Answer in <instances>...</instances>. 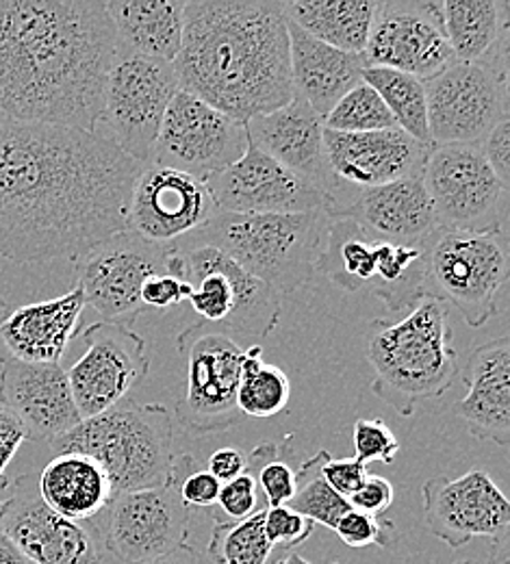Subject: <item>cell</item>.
I'll return each instance as SVG.
<instances>
[{
  "label": "cell",
  "mask_w": 510,
  "mask_h": 564,
  "mask_svg": "<svg viewBox=\"0 0 510 564\" xmlns=\"http://www.w3.org/2000/svg\"><path fill=\"white\" fill-rule=\"evenodd\" d=\"M170 248L152 243L131 230L107 237L74 261V279L102 322L133 328L144 313L142 286L167 274Z\"/></svg>",
  "instance_id": "30bf717a"
},
{
  "label": "cell",
  "mask_w": 510,
  "mask_h": 564,
  "mask_svg": "<svg viewBox=\"0 0 510 564\" xmlns=\"http://www.w3.org/2000/svg\"><path fill=\"white\" fill-rule=\"evenodd\" d=\"M328 458L330 454L322 449L302 460L300 469L295 471V494L287 506L315 525L335 530L337 521L350 510V503L341 495L335 494L322 476V467Z\"/></svg>",
  "instance_id": "d590c367"
},
{
  "label": "cell",
  "mask_w": 510,
  "mask_h": 564,
  "mask_svg": "<svg viewBox=\"0 0 510 564\" xmlns=\"http://www.w3.org/2000/svg\"><path fill=\"white\" fill-rule=\"evenodd\" d=\"M355 458L367 463H384L391 465L400 452V441L393 430L380 420H359L355 423Z\"/></svg>",
  "instance_id": "b9f144b4"
},
{
  "label": "cell",
  "mask_w": 510,
  "mask_h": 564,
  "mask_svg": "<svg viewBox=\"0 0 510 564\" xmlns=\"http://www.w3.org/2000/svg\"><path fill=\"white\" fill-rule=\"evenodd\" d=\"M292 398V382L287 373L263 360V348L250 346L241 356V378L237 389V406L241 415L254 420H270L281 415Z\"/></svg>",
  "instance_id": "836d02e7"
},
{
  "label": "cell",
  "mask_w": 510,
  "mask_h": 564,
  "mask_svg": "<svg viewBox=\"0 0 510 564\" xmlns=\"http://www.w3.org/2000/svg\"><path fill=\"white\" fill-rule=\"evenodd\" d=\"M480 150L493 170V174L500 178L502 185H510V120H500L493 131L482 140Z\"/></svg>",
  "instance_id": "7dc6e473"
},
{
  "label": "cell",
  "mask_w": 510,
  "mask_h": 564,
  "mask_svg": "<svg viewBox=\"0 0 510 564\" xmlns=\"http://www.w3.org/2000/svg\"><path fill=\"white\" fill-rule=\"evenodd\" d=\"M118 40L98 0H0V120L96 131Z\"/></svg>",
  "instance_id": "7a4b0ae2"
},
{
  "label": "cell",
  "mask_w": 510,
  "mask_h": 564,
  "mask_svg": "<svg viewBox=\"0 0 510 564\" xmlns=\"http://www.w3.org/2000/svg\"><path fill=\"white\" fill-rule=\"evenodd\" d=\"M176 350L185 358L187 373V391L176 402L181 425L196 434H209L243 422L237 406L243 350L232 337L198 322L178 333Z\"/></svg>",
  "instance_id": "7c38bea8"
},
{
  "label": "cell",
  "mask_w": 510,
  "mask_h": 564,
  "mask_svg": "<svg viewBox=\"0 0 510 564\" xmlns=\"http://www.w3.org/2000/svg\"><path fill=\"white\" fill-rule=\"evenodd\" d=\"M83 341L85 354L68 371L80 422L127 400L150 371L147 341L133 328L96 322L83 330Z\"/></svg>",
  "instance_id": "2e32d148"
},
{
  "label": "cell",
  "mask_w": 510,
  "mask_h": 564,
  "mask_svg": "<svg viewBox=\"0 0 510 564\" xmlns=\"http://www.w3.org/2000/svg\"><path fill=\"white\" fill-rule=\"evenodd\" d=\"M371 326V391L400 417H413L422 402L441 398L454 384L458 354L445 302L426 297L400 322L376 319Z\"/></svg>",
  "instance_id": "277c9868"
},
{
  "label": "cell",
  "mask_w": 510,
  "mask_h": 564,
  "mask_svg": "<svg viewBox=\"0 0 510 564\" xmlns=\"http://www.w3.org/2000/svg\"><path fill=\"white\" fill-rule=\"evenodd\" d=\"M0 402L22 423L26 441L53 443L80 423L62 365L0 358Z\"/></svg>",
  "instance_id": "7402d4cb"
},
{
  "label": "cell",
  "mask_w": 510,
  "mask_h": 564,
  "mask_svg": "<svg viewBox=\"0 0 510 564\" xmlns=\"http://www.w3.org/2000/svg\"><path fill=\"white\" fill-rule=\"evenodd\" d=\"M142 167L98 131L0 120V257L76 261L127 230Z\"/></svg>",
  "instance_id": "6da1fadb"
},
{
  "label": "cell",
  "mask_w": 510,
  "mask_h": 564,
  "mask_svg": "<svg viewBox=\"0 0 510 564\" xmlns=\"http://www.w3.org/2000/svg\"><path fill=\"white\" fill-rule=\"evenodd\" d=\"M350 508L369 517H382L393 506V485L380 476H367L363 487L348 499Z\"/></svg>",
  "instance_id": "bcb514c9"
},
{
  "label": "cell",
  "mask_w": 510,
  "mask_h": 564,
  "mask_svg": "<svg viewBox=\"0 0 510 564\" xmlns=\"http://www.w3.org/2000/svg\"><path fill=\"white\" fill-rule=\"evenodd\" d=\"M178 91L174 66L118 51L107 76L102 118L109 140L127 156L148 165L163 118Z\"/></svg>",
  "instance_id": "8fae6325"
},
{
  "label": "cell",
  "mask_w": 510,
  "mask_h": 564,
  "mask_svg": "<svg viewBox=\"0 0 510 564\" xmlns=\"http://www.w3.org/2000/svg\"><path fill=\"white\" fill-rule=\"evenodd\" d=\"M424 87L433 145H480L509 118V78L500 66L454 62Z\"/></svg>",
  "instance_id": "4fadbf2b"
},
{
  "label": "cell",
  "mask_w": 510,
  "mask_h": 564,
  "mask_svg": "<svg viewBox=\"0 0 510 564\" xmlns=\"http://www.w3.org/2000/svg\"><path fill=\"white\" fill-rule=\"evenodd\" d=\"M192 510L183 503L176 480L165 487L116 494L98 525L105 552L122 564L167 554L187 543Z\"/></svg>",
  "instance_id": "ac0fdd59"
},
{
  "label": "cell",
  "mask_w": 510,
  "mask_h": 564,
  "mask_svg": "<svg viewBox=\"0 0 510 564\" xmlns=\"http://www.w3.org/2000/svg\"><path fill=\"white\" fill-rule=\"evenodd\" d=\"M172 66L178 89L237 122L290 105L295 89L283 2H185L183 40Z\"/></svg>",
  "instance_id": "3957f363"
},
{
  "label": "cell",
  "mask_w": 510,
  "mask_h": 564,
  "mask_svg": "<svg viewBox=\"0 0 510 564\" xmlns=\"http://www.w3.org/2000/svg\"><path fill=\"white\" fill-rule=\"evenodd\" d=\"M216 213L205 181L148 163L129 198L127 230L167 246L203 228Z\"/></svg>",
  "instance_id": "44dd1931"
},
{
  "label": "cell",
  "mask_w": 510,
  "mask_h": 564,
  "mask_svg": "<svg viewBox=\"0 0 510 564\" xmlns=\"http://www.w3.org/2000/svg\"><path fill=\"white\" fill-rule=\"evenodd\" d=\"M322 476L326 480V485L337 495H341L344 499H350L363 487L367 474V465L361 460L352 458H328L322 467Z\"/></svg>",
  "instance_id": "ee69618b"
},
{
  "label": "cell",
  "mask_w": 510,
  "mask_h": 564,
  "mask_svg": "<svg viewBox=\"0 0 510 564\" xmlns=\"http://www.w3.org/2000/svg\"><path fill=\"white\" fill-rule=\"evenodd\" d=\"M174 422L163 404L122 400L83 420L51 443L57 454L94 458L111 480L113 494L165 487L174 474Z\"/></svg>",
  "instance_id": "8992f818"
},
{
  "label": "cell",
  "mask_w": 510,
  "mask_h": 564,
  "mask_svg": "<svg viewBox=\"0 0 510 564\" xmlns=\"http://www.w3.org/2000/svg\"><path fill=\"white\" fill-rule=\"evenodd\" d=\"M0 564H33L29 563L22 552L13 545V541L0 528Z\"/></svg>",
  "instance_id": "816d5d0a"
},
{
  "label": "cell",
  "mask_w": 510,
  "mask_h": 564,
  "mask_svg": "<svg viewBox=\"0 0 510 564\" xmlns=\"http://www.w3.org/2000/svg\"><path fill=\"white\" fill-rule=\"evenodd\" d=\"M361 80L380 96L398 129H402L413 140L433 145L428 133L426 87L422 78L406 72L367 66Z\"/></svg>",
  "instance_id": "d6a6232c"
},
{
  "label": "cell",
  "mask_w": 510,
  "mask_h": 564,
  "mask_svg": "<svg viewBox=\"0 0 510 564\" xmlns=\"http://www.w3.org/2000/svg\"><path fill=\"white\" fill-rule=\"evenodd\" d=\"M0 528L33 564H100L105 543L98 525L76 523L51 510L37 491V476L24 474L0 501Z\"/></svg>",
  "instance_id": "9a60e30c"
},
{
  "label": "cell",
  "mask_w": 510,
  "mask_h": 564,
  "mask_svg": "<svg viewBox=\"0 0 510 564\" xmlns=\"http://www.w3.org/2000/svg\"><path fill=\"white\" fill-rule=\"evenodd\" d=\"M324 148L335 178L359 192L422 176L433 145L393 127L373 133H337L324 129Z\"/></svg>",
  "instance_id": "cb8c5ba5"
},
{
  "label": "cell",
  "mask_w": 510,
  "mask_h": 564,
  "mask_svg": "<svg viewBox=\"0 0 510 564\" xmlns=\"http://www.w3.org/2000/svg\"><path fill=\"white\" fill-rule=\"evenodd\" d=\"M509 270L507 232L438 228L428 241L426 297L452 302L471 328H480L498 311Z\"/></svg>",
  "instance_id": "ba28073f"
},
{
  "label": "cell",
  "mask_w": 510,
  "mask_h": 564,
  "mask_svg": "<svg viewBox=\"0 0 510 564\" xmlns=\"http://www.w3.org/2000/svg\"><path fill=\"white\" fill-rule=\"evenodd\" d=\"M290 66L295 96L324 120L361 83L367 62L363 55L333 48L290 22Z\"/></svg>",
  "instance_id": "83f0119b"
},
{
  "label": "cell",
  "mask_w": 510,
  "mask_h": 564,
  "mask_svg": "<svg viewBox=\"0 0 510 564\" xmlns=\"http://www.w3.org/2000/svg\"><path fill=\"white\" fill-rule=\"evenodd\" d=\"M127 564H211L209 563V558H207V554H203V552H198L194 545H189V543H185V545H181V547H176V550H172V552H167V554H161V556H152V558H147V561H138V563H127Z\"/></svg>",
  "instance_id": "f907efd6"
},
{
  "label": "cell",
  "mask_w": 510,
  "mask_h": 564,
  "mask_svg": "<svg viewBox=\"0 0 510 564\" xmlns=\"http://www.w3.org/2000/svg\"><path fill=\"white\" fill-rule=\"evenodd\" d=\"M218 503L230 517V521H239L254 514L259 503V487L254 474L246 469V474H241L239 478L221 485Z\"/></svg>",
  "instance_id": "7bdbcfd3"
},
{
  "label": "cell",
  "mask_w": 510,
  "mask_h": 564,
  "mask_svg": "<svg viewBox=\"0 0 510 564\" xmlns=\"http://www.w3.org/2000/svg\"><path fill=\"white\" fill-rule=\"evenodd\" d=\"M341 543L348 547L361 550L376 545L380 550H389L395 545V525L382 517H369L357 510H348L333 530Z\"/></svg>",
  "instance_id": "f35d334b"
},
{
  "label": "cell",
  "mask_w": 510,
  "mask_h": 564,
  "mask_svg": "<svg viewBox=\"0 0 510 564\" xmlns=\"http://www.w3.org/2000/svg\"><path fill=\"white\" fill-rule=\"evenodd\" d=\"M263 532L274 550L290 552L313 536L315 523L290 506H276L263 510Z\"/></svg>",
  "instance_id": "60d3db41"
},
{
  "label": "cell",
  "mask_w": 510,
  "mask_h": 564,
  "mask_svg": "<svg viewBox=\"0 0 510 564\" xmlns=\"http://www.w3.org/2000/svg\"><path fill=\"white\" fill-rule=\"evenodd\" d=\"M395 122L380 96L365 85H355L324 118V129L337 133H373L393 129Z\"/></svg>",
  "instance_id": "74e56055"
},
{
  "label": "cell",
  "mask_w": 510,
  "mask_h": 564,
  "mask_svg": "<svg viewBox=\"0 0 510 564\" xmlns=\"http://www.w3.org/2000/svg\"><path fill=\"white\" fill-rule=\"evenodd\" d=\"M26 441V432L18 417L0 402V491L9 489L7 467L11 465L13 456L18 454L20 445Z\"/></svg>",
  "instance_id": "c3c4849f"
},
{
  "label": "cell",
  "mask_w": 510,
  "mask_h": 564,
  "mask_svg": "<svg viewBox=\"0 0 510 564\" xmlns=\"http://www.w3.org/2000/svg\"><path fill=\"white\" fill-rule=\"evenodd\" d=\"M460 564H476V563H471V561H465V563H460Z\"/></svg>",
  "instance_id": "9f6ffc18"
},
{
  "label": "cell",
  "mask_w": 510,
  "mask_h": 564,
  "mask_svg": "<svg viewBox=\"0 0 510 564\" xmlns=\"http://www.w3.org/2000/svg\"><path fill=\"white\" fill-rule=\"evenodd\" d=\"M274 564H313L311 561H306L304 556H300V554H295V552H290V554H285V558H281L279 563ZM330 564H341V563H330Z\"/></svg>",
  "instance_id": "db71d44e"
},
{
  "label": "cell",
  "mask_w": 510,
  "mask_h": 564,
  "mask_svg": "<svg viewBox=\"0 0 510 564\" xmlns=\"http://www.w3.org/2000/svg\"><path fill=\"white\" fill-rule=\"evenodd\" d=\"M330 217H346L398 243H424L438 230L422 176L363 189L350 205H337Z\"/></svg>",
  "instance_id": "4316f807"
},
{
  "label": "cell",
  "mask_w": 510,
  "mask_h": 564,
  "mask_svg": "<svg viewBox=\"0 0 510 564\" xmlns=\"http://www.w3.org/2000/svg\"><path fill=\"white\" fill-rule=\"evenodd\" d=\"M463 380L467 395L458 402L456 413L467 423L469 434L510 445V339L498 337L469 354Z\"/></svg>",
  "instance_id": "484cf974"
},
{
  "label": "cell",
  "mask_w": 510,
  "mask_h": 564,
  "mask_svg": "<svg viewBox=\"0 0 510 564\" xmlns=\"http://www.w3.org/2000/svg\"><path fill=\"white\" fill-rule=\"evenodd\" d=\"M509 534L491 541V552L487 564H510Z\"/></svg>",
  "instance_id": "f5cc1de1"
},
{
  "label": "cell",
  "mask_w": 510,
  "mask_h": 564,
  "mask_svg": "<svg viewBox=\"0 0 510 564\" xmlns=\"http://www.w3.org/2000/svg\"><path fill=\"white\" fill-rule=\"evenodd\" d=\"M221 213L293 215L335 209V200L295 176L272 156L248 145L246 154L205 181Z\"/></svg>",
  "instance_id": "d6986e66"
},
{
  "label": "cell",
  "mask_w": 510,
  "mask_h": 564,
  "mask_svg": "<svg viewBox=\"0 0 510 564\" xmlns=\"http://www.w3.org/2000/svg\"><path fill=\"white\" fill-rule=\"evenodd\" d=\"M376 4V0H292L283 2V11L311 37L333 48L363 55Z\"/></svg>",
  "instance_id": "1f68e13d"
},
{
  "label": "cell",
  "mask_w": 510,
  "mask_h": 564,
  "mask_svg": "<svg viewBox=\"0 0 510 564\" xmlns=\"http://www.w3.org/2000/svg\"><path fill=\"white\" fill-rule=\"evenodd\" d=\"M422 497L431 534L452 550L509 534V499L485 469H469L456 480L431 478Z\"/></svg>",
  "instance_id": "ffe728a7"
},
{
  "label": "cell",
  "mask_w": 510,
  "mask_h": 564,
  "mask_svg": "<svg viewBox=\"0 0 510 564\" xmlns=\"http://www.w3.org/2000/svg\"><path fill=\"white\" fill-rule=\"evenodd\" d=\"M107 13L120 51L174 64L183 40V0H113Z\"/></svg>",
  "instance_id": "f546056e"
},
{
  "label": "cell",
  "mask_w": 510,
  "mask_h": 564,
  "mask_svg": "<svg viewBox=\"0 0 510 564\" xmlns=\"http://www.w3.org/2000/svg\"><path fill=\"white\" fill-rule=\"evenodd\" d=\"M248 469V456L241 449L235 447H221L209 456L207 471L218 480L219 485H226Z\"/></svg>",
  "instance_id": "681fc988"
},
{
  "label": "cell",
  "mask_w": 510,
  "mask_h": 564,
  "mask_svg": "<svg viewBox=\"0 0 510 564\" xmlns=\"http://www.w3.org/2000/svg\"><path fill=\"white\" fill-rule=\"evenodd\" d=\"M7 313H9V308H7V302H4V297L0 295V319H2Z\"/></svg>",
  "instance_id": "11a10c76"
},
{
  "label": "cell",
  "mask_w": 510,
  "mask_h": 564,
  "mask_svg": "<svg viewBox=\"0 0 510 564\" xmlns=\"http://www.w3.org/2000/svg\"><path fill=\"white\" fill-rule=\"evenodd\" d=\"M274 552L263 532V510L239 521H216L207 545V558L216 564H274Z\"/></svg>",
  "instance_id": "e575fe53"
},
{
  "label": "cell",
  "mask_w": 510,
  "mask_h": 564,
  "mask_svg": "<svg viewBox=\"0 0 510 564\" xmlns=\"http://www.w3.org/2000/svg\"><path fill=\"white\" fill-rule=\"evenodd\" d=\"M192 291H194L192 284L178 281L176 276H170V274H159V276H152L144 282L142 304L148 308L165 311V308H172V306L189 300Z\"/></svg>",
  "instance_id": "f6af8a7d"
},
{
  "label": "cell",
  "mask_w": 510,
  "mask_h": 564,
  "mask_svg": "<svg viewBox=\"0 0 510 564\" xmlns=\"http://www.w3.org/2000/svg\"><path fill=\"white\" fill-rule=\"evenodd\" d=\"M167 274L192 284L189 302L221 335L268 337L281 322L283 295L250 276L218 248L183 237L167 243Z\"/></svg>",
  "instance_id": "52a82bcc"
},
{
  "label": "cell",
  "mask_w": 510,
  "mask_h": 564,
  "mask_svg": "<svg viewBox=\"0 0 510 564\" xmlns=\"http://www.w3.org/2000/svg\"><path fill=\"white\" fill-rule=\"evenodd\" d=\"M509 11L507 0H443V29L454 59L507 70Z\"/></svg>",
  "instance_id": "f1b7e54d"
},
{
  "label": "cell",
  "mask_w": 510,
  "mask_h": 564,
  "mask_svg": "<svg viewBox=\"0 0 510 564\" xmlns=\"http://www.w3.org/2000/svg\"><path fill=\"white\" fill-rule=\"evenodd\" d=\"M174 480H176V489H178L183 503L189 510L192 508H209V506L218 503L221 485L207 469H198L196 460L189 454L176 456Z\"/></svg>",
  "instance_id": "ab89813d"
},
{
  "label": "cell",
  "mask_w": 510,
  "mask_h": 564,
  "mask_svg": "<svg viewBox=\"0 0 510 564\" xmlns=\"http://www.w3.org/2000/svg\"><path fill=\"white\" fill-rule=\"evenodd\" d=\"M363 57L367 66L406 72L422 80L452 66L456 59L445 37L441 2H378Z\"/></svg>",
  "instance_id": "e0dca14e"
},
{
  "label": "cell",
  "mask_w": 510,
  "mask_h": 564,
  "mask_svg": "<svg viewBox=\"0 0 510 564\" xmlns=\"http://www.w3.org/2000/svg\"><path fill=\"white\" fill-rule=\"evenodd\" d=\"M248 145L246 122H237L178 89L163 118L150 163L209 181L235 165Z\"/></svg>",
  "instance_id": "5bb4252c"
},
{
  "label": "cell",
  "mask_w": 510,
  "mask_h": 564,
  "mask_svg": "<svg viewBox=\"0 0 510 564\" xmlns=\"http://www.w3.org/2000/svg\"><path fill=\"white\" fill-rule=\"evenodd\" d=\"M85 308L78 284L66 295L9 311L0 319V358L59 365Z\"/></svg>",
  "instance_id": "d4e9b609"
},
{
  "label": "cell",
  "mask_w": 510,
  "mask_h": 564,
  "mask_svg": "<svg viewBox=\"0 0 510 564\" xmlns=\"http://www.w3.org/2000/svg\"><path fill=\"white\" fill-rule=\"evenodd\" d=\"M326 212L293 215H241L218 212L203 228L187 235L228 254L250 276L292 295L319 274L328 239Z\"/></svg>",
  "instance_id": "5b68a950"
},
{
  "label": "cell",
  "mask_w": 510,
  "mask_h": 564,
  "mask_svg": "<svg viewBox=\"0 0 510 564\" xmlns=\"http://www.w3.org/2000/svg\"><path fill=\"white\" fill-rule=\"evenodd\" d=\"M293 441L290 434L283 443H263L248 454V471L254 474L268 508L287 506L295 494V469L290 465Z\"/></svg>",
  "instance_id": "8d00e7d4"
},
{
  "label": "cell",
  "mask_w": 510,
  "mask_h": 564,
  "mask_svg": "<svg viewBox=\"0 0 510 564\" xmlns=\"http://www.w3.org/2000/svg\"><path fill=\"white\" fill-rule=\"evenodd\" d=\"M422 183L441 230L504 232L509 187L493 174L480 145H433Z\"/></svg>",
  "instance_id": "9c48e42d"
},
{
  "label": "cell",
  "mask_w": 510,
  "mask_h": 564,
  "mask_svg": "<svg viewBox=\"0 0 510 564\" xmlns=\"http://www.w3.org/2000/svg\"><path fill=\"white\" fill-rule=\"evenodd\" d=\"M37 491L51 510L76 523H91L116 495L105 469L83 454H57L37 476Z\"/></svg>",
  "instance_id": "4dcf8cb0"
},
{
  "label": "cell",
  "mask_w": 510,
  "mask_h": 564,
  "mask_svg": "<svg viewBox=\"0 0 510 564\" xmlns=\"http://www.w3.org/2000/svg\"><path fill=\"white\" fill-rule=\"evenodd\" d=\"M246 133L252 148L272 156L339 205L337 192L341 185L326 156L324 120L302 98L295 96L290 105L248 120Z\"/></svg>",
  "instance_id": "603a6c76"
}]
</instances>
